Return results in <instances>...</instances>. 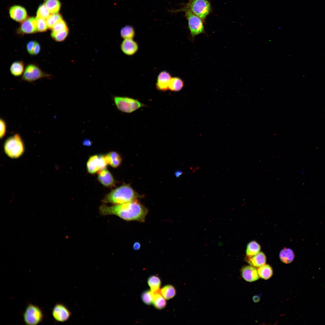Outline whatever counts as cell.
Returning <instances> with one entry per match:
<instances>
[{"instance_id":"cell-24","label":"cell","mask_w":325,"mask_h":325,"mask_svg":"<svg viewBox=\"0 0 325 325\" xmlns=\"http://www.w3.org/2000/svg\"><path fill=\"white\" fill-rule=\"evenodd\" d=\"M261 249L259 244L255 241H252L247 245L246 254L248 257H251L260 252Z\"/></svg>"},{"instance_id":"cell-12","label":"cell","mask_w":325,"mask_h":325,"mask_svg":"<svg viewBox=\"0 0 325 325\" xmlns=\"http://www.w3.org/2000/svg\"><path fill=\"white\" fill-rule=\"evenodd\" d=\"M170 74L166 71L159 73L157 79L156 89L161 91H166L169 89V84L172 78Z\"/></svg>"},{"instance_id":"cell-23","label":"cell","mask_w":325,"mask_h":325,"mask_svg":"<svg viewBox=\"0 0 325 325\" xmlns=\"http://www.w3.org/2000/svg\"><path fill=\"white\" fill-rule=\"evenodd\" d=\"M257 270L259 277L265 280L270 278L273 274L272 267L268 264L258 267Z\"/></svg>"},{"instance_id":"cell-9","label":"cell","mask_w":325,"mask_h":325,"mask_svg":"<svg viewBox=\"0 0 325 325\" xmlns=\"http://www.w3.org/2000/svg\"><path fill=\"white\" fill-rule=\"evenodd\" d=\"M107 164L105 155H95L90 157L88 160L87 169L89 173L94 174L106 169Z\"/></svg>"},{"instance_id":"cell-25","label":"cell","mask_w":325,"mask_h":325,"mask_svg":"<svg viewBox=\"0 0 325 325\" xmlns=\"http://www.w3.org/2000/svg\"><path fill=\"white\" fill-rule=\"evenodd\" d=\"M160 292L162 295L166 300L172 298L176 295L175 287L171 285L164 286L160 289Z\"/></svg>"},{"instance_id":"cell-29","label":"cell","mask_w":325,"mask_h":325,"mask_svg":"<svg viewBox=\"0 0 325 325\" xmlns=\"http://www.w3.org/2000/svg\"><path fill=\"white\" fill-rule=\"evenodd\" d=\"M68 33V29L58 32L52 31L51 35L52 38L55 41L60 42L65 40Z\"/></svg>"},{"instance_id":"cell-26","label":"cell","mask_w":325,"mask_h":325,"mask_svg":"<svg viewBox=\"0 0 325 325\" xmlns=\"http://www.w3.org/2000/svg\"><path fill=\"white\" fill-rule=\"evenodd\" d=\"M51 14L58 13L60 7V4L58 0H45L44 4Z\"/></svg>"},{"instance_id":"cell-27","label":"cell","mask_w":325,"mask_h":325,"mask_svg":"<svg viewBox=\"0 0 325 325\" xmlns=\"http://www.w3.org/2000/svg\"><path fill=\"white\" fill-rule=\"evenodd\" d=\"M120 35L124 39H133L135 35L133 27L128 25L123 27L120 30Z\"/></svg>"},{"instance_id":"cell-35","label":"cell","mask_w":325,"mask_h":325,"mask_svg":"<svg viewBox=\"0 0 325 325\" xmlns=\"http://www.w3.org/2000/svg\"><path fill=\"white\" fill-rule=\"evenodd\" d=\"M0 138H3L6 135L7 126L5 121L2 119L0 120Z\"/></svg>"},{"instance_id":"cell-40","label":"cell","mask_w":325,"mask_h":325,"mask_svg":"<svg viewBox=\"0 0 325 325\" xmlns=\"http://www.w3.org/2000/svg\"><path fill=\"white\" fill-rule=\"evenodd\" d=\"M260 296L258 295L254 296L252 298L253 301L255 302H258L260 301Z\"/></svg>"},{"instance_id":"cell-5","label":"cell","mask_w":325,"mask_h":325,"mask_svg":"<svg viewBox=\"0 0 325 325\" xmlns=\"http://www.w3.org/2000/svg\"><path fill=\"white\" fill-rule=\"evenodd\" d=\"M23 321L26 324L36 325L42 322L44 315L39 306L29 303L23 313Z\"/></svg>"},{"instance_id":"cell-36","label":"cell","mask_w":325,"mask_h":325,"mask_svg":"<svg viewBox=\"0 0 325 325\" xmlns=\"http://www.w3.org/2000/svg\"><path fill=\"white\" fill-rule=\"evenodd\" d=\"M36 42L35 41H30L26 44L27 51L30 54L32 55H33V50Z\"/></svg>"},{"instance_id":"cell-20","label":"cell","mask_w":325,"mask_h":325,"mask_svg":"<svg viewBox=\"0 0 325 325\" xmlns=\"http://www.w3.org/2000/svg\"><path fill=\"white\" fill-rule=\"evenodd\" d=\"M281 261L285 264H288L293 260L295 255L292 250L289 248H284L282 250L279 254Z\"/></svg>"},{"instance_id":"cell-28","label":"cell","mask_w":325,"mask_h":325,"mask_svg":"<svg viewBox=\"0 0 325 325\" xmlns=\"http://www.w3.org/2000/svg\"><path fill=\"white\" fill-rule=\"evenodd\" d=\"M147 283L151 291H155L160 289L161 280L158 276L154 275L150 276L147 279Z\"/></svg>"},{"instance_id":"cell-22","label":"cell","mask_w":325,"mask_h":325,"mask_svg":"<svg viewBox=\"0 0 325 325\" xmlns=\"http://www.w3.org/2000/svg\"><path fill=\"white\" fill-rule=\"evenodd\" d=\"M184 86L183 81L179 77H172L169 84V89L172 91L177 92L180 91Z\"/></svg>"},{"instance_id":"cell-6","label":"cell","mask_w":325,"mask_h":325,"mask_svg":"<svg viewBox=\"0 0 325 325\" xmlns=\"http://www.w3.org/2000/svg\"><path fill=\"white\" fill-rule=\"evenodd\" d=\"M114 100L119 110L127 113H132L145 106L138 99L128 97L115 96Z\"/></svg>"},{"instance_id":"cell-4","label":"cell","mask_w":325,"mask_h":325,"mask_svg":"<svg viewBox=\"0 0 325 325\" xmlns=\"http://www.w3.org/2000/svg\"><path fill=\"white\" fill-rule=\"evenodd\" d=\"M180 11L184 12L188 22V28L190 32L191 39L193 41L195 37L201 34H206L203 21L189 9L183 8Z\"/></svg>"},{"instance_id":"cell-33","label":"cell","mask_w":325,"mask_h":325,"mask_svg":"<svg viewBox=\"0 0 325 325\" xmlns=\"http://www.w3.org/2000/svg\"><path fill=\"white\" fill-rule=\"evenodd\" d=\"M35 18L37 31L42 32L46 31L48 28L46 20L37 17Z\"/></svg>"},{"instance_id":"cell-2","label":"cell","mask_w":325,"mask_h":325,"mask_svg":"<svg viewBox=\"0 0 325 325\" xmlns=\"http://www.w3.org/2000/svg\"><path fill=\"white\" fill-rule=\"evenodd\" d=\"M139 197L130 186L125 184L114 189L106 195L102 202L105 203L119 204L136 201Z\"/></svg>"},{"instance_id":"cell-39","label":"cell","mask_w":325,"mask_h":325,"mask_svg":"<svg viewBox=\"0 0 325 325\" xmlns=\"http://www.w3.org/2000/svg\"><path fill=\"white\" fill-rule=\"evenodd\" d=\"M141 247L140 243L138 242H135L133 245V248L134 250H138Z\"/></svg>"},{"instance_id":"cell-15","label":"cell","mask_w":325,"mask_h":325,"mask_svg":"<svg viewBox=\"0 0 325 325\" xmlns=\"http://www.w3.org/2000/svg\"><path fill=\"white\" fill-rule=\"evenodd\" d=\"M9 14L13 19L18 22H22L24 20L27 15L25 9L18 5L12 7L10 9Z\"/></svg>"},{"instance_id":"cell-34","label":"cell","mask_w":325,"mask_h":325,"mask_svg":"<svg viewBox=\"0 0 325 325\" xmlns=\"http://www.w3.org/2000/svg\"><path fill=\"white\" fill-rule=\"evenodd\" d=\"M51 29L52 31L58 32L68 29L65 22L62 19L56 23Z\"/></svg>"},{"instance_id":"cell-7","label":"cell","mask_w":325,"mask_h":325,"mask_svg":"<svg viewBox=\"0 0 325 325\" xmlns=\"http://www.w3.org/2000/svg\"><path fill=\"white\" fill-rule=\"evenodd\" d=\"M184 8L189 9L203 22L211 11L210 4L207 0H189Z\"/></svg>"},{"instance_id":"cell-8","label":"cell","mask_w":325,"mask_h":325,"mask_svg":"<svg viewBox=\"0 0 325 325\" xmlns=\"http://www.w3.org/2000/svg\"><path fill=\"white\" fill-rule=\"evenodd\" d=\"M51 77L50 74L43 72L37 65L31 63L28 64L26 67L22 79L32 82L43 78Z\"/></svg>"},{"instance_id":"cell-18","label":"cell","mask_w":325,"mask_h":325,"mask_svg":"<svg viewBox=\"0 0 325 325\" xmlns=\"http://www.w3.org/2000/svg\"><path fill=\"white\" fill-rule=\"evenodd\" d=\"M153 292V303L154 306L158 309H163L166 306V299L161 294L160 289H159Z\"/></svg>"},{"instance_id":"cell-3","label":"cell","mask_w":325,"mask_h":325,"mask_svg":"<svg viewBox=\"0 0 325 325\" xmlns=\"http://www.w3.org/2000/svg\"><path fill=\"white\" fill-rule=\"evenodd\" d=\"M4 148L5 153L12 158H17L23 153L25 147L20 135L15 134L8 138L5 141Z\"/></svg>"},{"instance_id":"cell-10","label":"cell","mask_w":325,"mask_h":325,"mask_svg":"<svg viewBox=\"0 0 325 325\" xmlns=\"http://www.w3.org/2000/svg\"><path fill=\"white\" fill-rule=\"evenodd\" d=\"M51 314L56 322L63 323L70 319L72 313L64 304L57 302L52 308Z\"/></svg>"},{"instance_id":"cell-19","label":"cell","mask_w":325,"mask_h":325,"mask_svg":"<svg viewBox=\"0 0 325 325\" xmlns=\"http://www.w3.org/2000/svg\"><path fill=\"white\" fill-rule=\"evenodd\" d=\"M105 157L107 164L114 168L119 166L121 163V157L116 152H110L105 155Z\"/></svg>"},{"instance_id":"cell-30","label":"cell","mask_w":325,"mask_h":325,"mask_svg":"<svg viewBox=\"0 0 325 325\" xmlns=\"http://www.w3.org/2000/svg\"><path fill=\"white\" fill-rule=\"evenodd\" d=\"M61 15L59 14H51L46 20L48 28L51 29L57 22L62 20Z\"/></svg>"},{"instance_id":"cell-37","label":"cell","mask_w":325,"mask_h":325,"mask_svg":"<svg viewBox=\"0 0 325 325\" xmlns=\"http://www.w3.org/2000/svg\"><path fill=\"white\" fill-rule=\"evenodd\" d=\"M41 50V46L40 44L36 42L33 52L32 55H36L39 54Z\"/></svg>"},{"instance_id":"cell-21","label":"cell","mask_w":325,"mask_h":325,"mask_svg":"<svg viewBox=\"0 0 325 325\" xmlns=\"http://www.w3.org/2000/svg\"><path fill=\"white\" fill-rule=\"evenodd\" d=\"M24 64L22 61H17L13 62L10 67V71L14 76H20L24 71Z\"/></svg>"},{"instance_id":"cell-14","label":"cell","mask_w":325,"mask_h":325,"mask_svg":"<svg viewBox=\"0 0 325 325\" xmlns=\"http://www.w3.org/2000/svg\"><path fill=\"white\" fill-rule=\"evenodd\" d=\"M120 47L123 52L129 56L134 55L138 49L137 43L133 39H124L121 44Z\"/></svg>"},{"instance_id":"cell-1","label":"cell","mask_w":325,"mask_h":325,"mask_svg":"<svg viewBox=\"0 0 325 325\" xmlns=\"http://www.w3.org/2000/svg\"><path fill=\"white\" fill-rule=\"evenodd\" d=\"M103 215H115L127 221L144 222L148 212L147 209L137 201L108 206L104 204L99 207Z\"/></svg>"},{"instance_id":"cell-17","label":"cell","mask_w":325,"mask_h":325,"mask_svg":"<svg viewBox=\"0 0 325 325\" xmlns=\"http://www.w3.org/2000/svg\"><path fill=\"white\" fill-rule=\"evenodd\" d=\"M248 257L246 259L247 262L255 267H259L265 265L266 262V256L262 252H260L252 256Z\"/></svg>"},{"instance_id":"cell-38","label":"cell","mask_w":325,"mask_h":325,"mask_svg":"<svg viewBox=\"0 0 325 325\" xmlns=\"http://www.w3.org/2000/svg\"><path fill=\"white\" fill-rule=\"evenodd\" d=\"M92 143L91 141L87 138L84 140L82 142L84 145L87 146H90L92 144Z\"/></svg>"},{"instance_id":"cell-11","label":"cell","mask_w":325,"mask_h":325,"mask_svg":"<svg viewBox=\"0 0 325 325\" xmlns=\"http://www.w3.org/2000/svg\"><path fill=\"white\" fill-rule=\"evenodd\" d=\"M37 31L36 18L33 17L29 18L23 21L18 31L21 34H32Z\"/></svg>"},{"instance_id":"cell-13","label":"cell","mask_w":325,"mask_h":325,"mask_svg":"<svg viewBox=\"0 0 325 325\" xmlns=\"http://www.w3.org/2000/svg\"><path fill=\"white\" fill-rule=\"evenodd\" d=\"M241 274L243 279L249 282H252L259 279L257 269L251 265L245 266L241 269Z\"/></svg>"},{"instance_id":"cell-31","label":"cell","mask_w":325,"mask_h":325,"mask_svg":"<svg viewBox=\"0 0 325 325\" xmlns=\"http://www.w3.org/2000/svg\"><path fill=\"white\" fill-rule=\"evenodd\" d=\"M51 13L44 4L40 5L37 12V17L46 20Z\"/></svg>"},{"instance_id":"cell-16","label":"cell","mask_w":325,"mask_h":325,"mask_svg":"<svg viewBox=\"0 0 325 325\" xmlns=\"http://www.w3.org/2000/svg\"><path fill=\"white\" fill-rule=\"evenodd\" d=\"M98 179L102 184L106 187H110L114 185L115 180L113 175L106 169L98 172Z\"/></svg>"},{"instance_id":"cell-32","label":"cell","mask_w":325,"mask_h":325,"mask_svg":"<svg viewBox=\"0 0 325 325\" xmlns=\"http://www.w3.org/2000/svg\"><path fill=\"white\" fill-rule=\"evenodd\" d=\"M141 299L143 302L146 305H151L153 303V291L151 290H147L143 292L141 295Z\"/></svg>"}]
</instances>
